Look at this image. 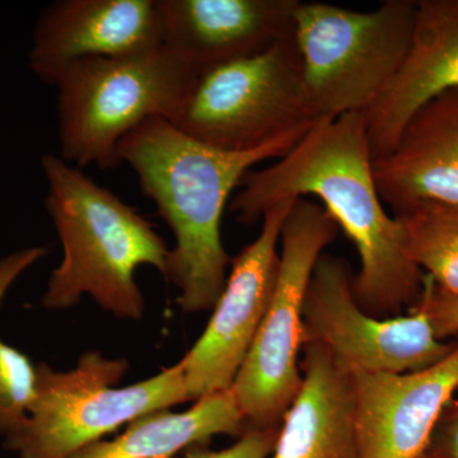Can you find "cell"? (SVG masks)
Instances as JSON below:
<instances>
[{"mask_svg":"<svg viewBox=\"0 0 458 458\" xmlns=\"http://www.w3.org/2000/svg\"><path fill=\"white\" fill-rule=\"evenodd\" d=\"M339 227L324 207L297 199L280 234L278 278L267 311L231 391L247 427H279L303 376L304 297L313 267Z\"/></svg>","mask_w":458,"mask_h":458,"instance_id":"obj_7","label":"cell"},{"mask_svg":"<svg viewBox=\"0 0 458 458\" xmlns=\"http://www.w3.org/2000/svg\"><path fill=\"white\" fill-rule=\"evenodd\" d=\"M352 279L348 261L319 256L304 297L303 344L324 346L349 372H415L454 351L457 343L439 340L420 310L390 318L363 311Z\"/></svg>","mask_w":458,"mask_h":458,"instance_id":"obj_9","label":"cell"},{"mask_svg":"<svg viewBox=\"0 0 458 458\" xmlns=\"http://www.w3.org/2000/svg\"><path fill=\"white\" fill-rule=\"evenodd\" d=\"M410 260L458 297V205L424 201L396 214Z\"/></svg>","mask_w":458,"mask_h":458,"instance_id":"obj_18","label":"cell"},{"mask_svg":"<svg viewBox=\"0 0 458 458\" xmlns=\"http://www.w3.org/2000/svg\"><path fill=\"white\" fill-rule=\"evenodd\" d=\"M295 200L282 201L265 213L260 234L232 259L212 318L181 360L190 400L223 393L233 385L273 298L280 234Z\"/></svg>","mask_w":458,"mask_h":458,"instance_id":"obj_10","label":"cell"},{"mask_svg":"<svg viewBox=\"0 0 458 458\" xmlns=\"http://www.w3.org/2000/svg\"><path fill=\"white\" fill-rule=\"evenodd\" d=\"M360 458H421L458 391V343L428 369L351 372Z\"/></svg>","mask_w":458,"mask_h":458,"instance_id":"obj_11","label":"cell"},{"mask_svg":"<svg viewBox=\"0 0 458 458\" xmlns=\"http://www.w3.org/2000/svg\"><path fill=\"white\" fill-rule=\"evenodd\" d=\"M279 427L259 429L250 428L234 445L221 451L191 448L182 458H267L276 445Z\"/></svg>","mask_w":458,"mask_h":458,"instance_id":"obj_21","label":"cell"},{"mask_svg":"<svg viewBox=\"0 0 458 458\" xmlns=\"http://www.w3.org/2000/svg\"><path fill=\"white\" fill-rule=\"evenodd\" d=\"M129 369L120 358L84 352L71 370L38 364L25 421L5 437L18 458H68L119 428L190 401L182 360L137 384L116 387Z\"/></svg>","mask_w":458,"mask_h":458,"instance_id":"obj_5","label":"cell"},{"mask_svg":"<svg viewBox=\"0 0 458 458\" xmlns=\"http://www.w3.org/2000/svg\"><path fill=\"white\" fill-rule=\"evenodd\" d=\"M45 255L44 247H32L0 259V306L18 276ZM36 382L38 364L0 339V433L7 436L25 421Z\"/></svg>","mask_w":458,"mask_h":458,"instance_id":"obj_19","label":"cell"},{"mask_svg":"<svg viewBox=\"0 0 458 458\" xmlns=\"http://www.w3.org/2000/svg\"><path fill=\"white\" fill-rule=\"evenodd\" d=\"M458 89V0H417L405 63L366 116L373 161L393 150L419 108Z\"/></svg>","mask_w":458,"mask_h":458,"instance_id":"obj_14","label":"cell"},{"mask_svg":"<svg viewBox=\"0 0 458 458\" xmlns=\"http://www.w3.org/2000/svg\"><path fill=\"white\" fill-rule=\"evenodd\" d=\"M199 74L165 45L66 66L54 83L60 157L80 167L116 168L117 148L129 132L150 119L179 123Z\"/></svg>","mask_w":458,"mask_h":458,"instance_id":"obj_4","label":"cell"},{"mask_svg":"<svg viewBox=\"0 0 458 458\" xmlns=\"http://www.w3.org/2000/svg\"><path fill=\"white\" fill-rule=\"evenodd\" d=\"M421 458H458V399L443 411Z\"/></svg>","mask_w":458,"mask_h":458,"instance_id":"obj_22","label":"cell"},{"mask_svg":"<svg viewBox=\"0 0 458 458\" xmlns=\"http://www.w3.org/2000/svg\"><path fill=\"white\" fill-rule=\"evenodd\" d=\"M240 188L229 209L249 225L282 201L318 198L360 255L352 292L363 311L394 318L420 300L424 273L410 260L401 223L379 197L364 114L319 120L276 164L247 172Z\"/></svg>","mask_w":458,"mask_h":458,"instance_id":"obj_1","label":"cell"},{"mask_svg":"<svg viewBox=\"0 0 458 458\" xmlns=\"http://www.w3.org/2000/svg\"><path fill=\"white\" fill-rule=\"evenodd\" d=\"M312 129V128H311ZM309 131H297L246 152L207 146L164 119H150L117 148L141 191L174 232L165 278L179 289L181 310L209 311L227 280L229 258L221 236L225 205L254 165L282 158Z\"/></svg>","mask_w":458,"mask_h":458,"instance_id":"obj_2","label":"cell"},{"mask_svg":"<svg viewBox=\"0 0 458 458\" xmlns=\"http://www.w3.org/2000/svg\"><path fill=\"white\" fill-rule=\"evenodd\" d=\"M41 165L47 181L45 207L64 252L42 304L66 310L89 295L116 318L138 321L146 303L135 271L148 265L165 276L167 243L134 208L62 157L45 155Z\"/></svg>","mask_w":458,"mask_h":458,"instance_id":"obj_3","label":"cell"},{"mask_svg":"<svg viewBox=\"0 0 458 458\" xmlns=\"http://www.w3.org/2000/svg\"><path fill=\"white\" fill-rule=\"evenodd\" d=\"M247 427L231 388L195 401L182 412H152L132 421L113 439H101L68 458H172L216 436L240 438Z\"/></svg>","mask_w":458,"mask_h":458,"instance_id":"obj_17","label":"cell"},{"mask_svg":"<svg viewBox=\"0 0 458 458\" xmlns=\"http://www.w3.org/2000/svg\"><path fill=\"white\" fill-rule=\"evenodd\" d=\"M302 351V386L267 458H360L351 372L318 344Z\"/></svg>","mask_w":458,"mask_h":458,"instance_id":"obj_16","label":"cell"},{"mask_svg":"<svg viewBox=\"0 0 458 458\" xmlns=\"http://www.w3.org/2000/svg\"><path fill=\"white\" fill-rule=\"evenodd\" d=\"M165 45L159 0H59L36 23L30 69L56 82L66 66L96 56H123Z\"/></svg>","mask_w":458,"mask_h":458,"instance_id":"obj_12","label":"cell"},{"mask_svg":"<svg viewBox=\"0 0 458 458\" xmlns=\"http://www.w3.org/2000/svg\"><path fill=\"white\" fill-rule=\"evenodd\" d=\"M373 172L393 216L424 201L458 205V89L419 108Z\"/></svg>","mask_w":458,"mask_h":458,"instance_id":"obj_15","label":"cell"},{"mask_svg":"<svg viewBox=\"0 0 458 458\" xmlns=\"http://www.w3.org/2000/svg\"><path fill=\"white\" fill-rule=\"evenodd\" d=\"M298 0H159L165 45L203 72L294 38Z\"/></svg>","mask_w":458,"mask_h":458,"instance_id":"obj_13","label":"cell"},{"mask_svg":"<svg viewBox=\"0 0 458 458\" xmlns=\"http://www.w3.org/2000/svg\"><path fill=\"white\" fill-rule=\"evenodd\" d=\"M316 123L293 38L200 72L176 126L207 146L246 152Z\"/></svg>","mask_w":458,"mask_h":458,"instance_id":"obj_8","label":"cell"},{"mask_svg":"<svg viewBox=\"0 0 458 458\" xmlns=\"http://www.w3.org/2000/svg\"><path fill=\"white\" fill-rule=\"evenodd\" d=\"M417 0H386L360 12L328 3H300L294 44L318 122L367 114L405 63Z\"/></svg>","mask_w":458,"mask_h":458,"instance_id":"obj_6","label":"cell"},{"mask_svg":"<svg viewBox=\"0 0 458 458\" xmlns=\"http://www.w3.org/2000/svg\"><path fill=\"white\" fill-rule=\"evenodd\" d=\"M412 309L426 313L439 340L458 335V297L443 292L429 276H424L423 293Z\"/></svg>","mask_w":458,"mask_h":458,"instance_id":"obj_20","label":"cell"}]
</instances>
